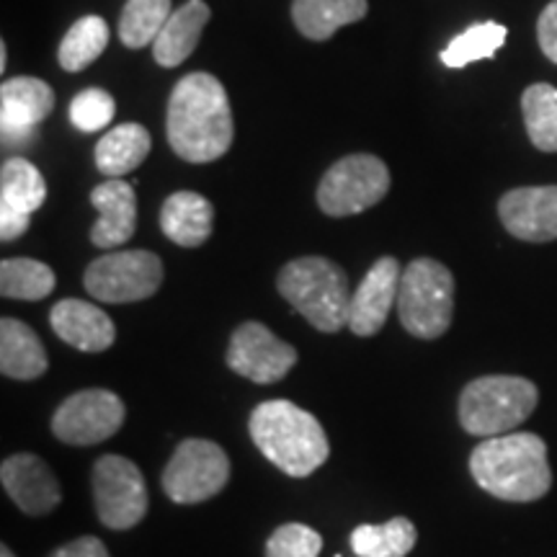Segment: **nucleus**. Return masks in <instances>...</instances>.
Instances as JSON below:
<instances>
[{
	"mask_svg": "<svg viewBox=\"0 0 557 557\" xmlns=\"http://www.w3.org/2000/svg\"><path fill=\"white\" fill-rule=\"evenodd\" d=\"M169 145L186 163H212L233 145L235 127L225 86L209 73L184 75L169 101Z\"/></svg>",
	"mask_w": 557,
	"mask_h": 557,
	"instance_id": "nucleus-1",
	"label": "nucleus"
},
{
	"mask_svg": "<svg viewBox=\"0 0 557 557\" xmlns=\"http://www.w3.org/2000/svg\"><path fill=\"white\" fill-rule=\"evenodd\" d=\"M470 472L487 496L508 504H532L553 487L547 444L529 431L483 438L470 455Z\"/></svg>",
	"mask_w": 557,
	"mask_h": 557,
	"instance_id": "nucleus-2",
	"label": "nucleus"
},
{
	"mask_svg": "<svg viewBox=\"0 0 557 557\" xmlns=\"http://www.w3.org/2000/svg\"><path fill=\"white\" fill-rule=\"evenodd\" d=\"M250 438L289 478H308L329 462L331 444L312 413L289 400H267L250 413Z\"/></svg>",
	"mask_w": 557,
	"mask_h": 557,
	"instance_id": "nucleus-3",
	"label": "nucleus"
},
{
	"mask_svg": "<svg viewBox=\"0 0 557 557\" xmlns=\"http://www.w3.org/2000/svg\"><path fill=\"white\" fill-rule=\"evenodd\" d=\"M278 295L320 333L348 329L351 289L344 269L323 256H302L278 271Z\"/></svg>",
	"mask_w": 557,
	"mask_h": 557,
	"instance_id": "nucleus-4",
	"label": "nucleus"
},
{
	"mask_svg": "<svg viewBox=\"0 0 557 557\" xmlns=\"http://www.w3.org/2000/svg\"><path fill=\"white\" fill-rule=\"evenodd\" d=\"M540 403V389L527 377L487 374L459 395V423L472 436H500L519 429Z\"/></svg>",
	"mask_w": 557,
	"mask_h": 557,
	"instance_id": "nucleus-5",
	"label": "nucleus"
},
{
	"mask_svg": "<svg viewBox=\"0 0 557 557\" xmlns=\"http://www.w3.org/2000/svg\"><path fill=\"white\" fill-rule=\"evenodd\" d=\"M455 315V276L434 259H416L403 269L398 318L410 336L434 341L449 331Z\"/></svg>",
	"mask_w": 557,
	"mask_h": 557,
	"instance_id": "nucleus-6",
	"label": "nucleus"
},
{
	"mask_svg": "<svg viewBox=\"0 0 557 557\" xmlns=\"http://www.w3.org/2000/svg\"><path fill=\"white\" fill-rule=\"evenodd\" d=\"M389 191V171L377 156H346L333 163L318 186V205L329 218H351L380 205Z\"/></svg>",
	"mask_w": 557,
	"mask_h": 557,
	"instance_id": "nucleus-7",
	"label": "nucleus"
},
{
	"mask_svg": "<svg viewBox=\"0 0 557 557\" xmlns=\"http://www.w3.org/2000/svg\"><path fill=\"white\" fill-rule=\"evenodd\" d=\"M83 284L99 302H139L156 295L163 284V261L152 250H114L90 263Z\"/></svg>",
	"mask_w": 557,
	"mask_h": 557,
	"instance_id": "nucleus-8",
	"label": "nucleus"
},
{
	"mask_svg": "<svg viewBox=\"0 0 557 557\" xmlns=\"http://www.w3.org/2000/svg\"><path fill=\"white\" fill-rule=\"evenodd\" d=\"M227 480L230 459L225 449L209 438H186L173 451L160 483L173 504L194 506L218 496Z\"/></svg>",
	"mask_w": 557,
	"mask_h": 557,
	"instance_id": "nucleus-9",
	"label": "nucleus"
},
{
	"mask_svg": "<svg viewBox=\"0 0 557 557\" xmlns=\"http://www.w3.org/2000/svg\"><path fill=\"white\" fill-rule=\"evenodd\" d=\"M94 504L103 527L116 532L137 527L150 506L143 470L127 457H101L94 465Z\"/></svg>",
	"mask_w": 557,
	"mask_h": 557,
	"instance_id": "nucleus-10",
	"label": "nucleus"
},
{
	"mask_svg": "<svg viewBox=\"0 0 557 557\" xmlns=\"http://www.w3.org/2000/svg\"><path fill=\"white\" fill-rule=\"evenodd\" d=\"M124 403L111 389H81L60 403L52 416V434L70 447H94L122 429Z\"/></svg>",
	"mask_w": 557,
	"mask_h": 557,
	"instance_id": "nucleus-11",
	"label": "nucleus"
},
{
	"mask_svg": "<svg viewBox=\"0 0 557 557\" xmlns=\"http://www.w3.org/2000/svg\"><path fill=\"white\" fill-rule=\"evenodd\" d=\"M225 361L233 372L256 385H274L297 364V348L276 338L263 323L248 320L230 336Z\"/></svg>",
	"mask_w": 557,
	"mask_h": 557,
	"instance_id": "nucleus-12",
	"label": "nucleus"
},
{
	"mask_svg": "<svg viewBox=\"0 0 557 557\" xmlns=\"http://www.w3.org/2000/svg\"><path fill=\"white\" fill-rule=\"evenodd\" d=\"M45 199L47 184L37 165L26 158L5 160L0 169V240L21 238Z\"/></svg>",
	"mask_w": 557,
	"mask_h": 557,
	"instance_id": "nucleus-13",
	"label": "nucleus"
},
{
	"mask_svg": "<svg viewBox=\"0 0 557 557\" xmlns=\"http://www.w3.org/2000/svg\"><path fill=\"white\" fill-rule=\"evenodd\" d=\"M403 269L393 256L374 261L361 284L351 292V310H348V329L354 336L369 338L382 331L387 323L389 310L398 308Z\"/></svg>",
	"mask_w": 557,
	"mask_h": 557,
	"instance_id": "nucleus-14",
	"label": "nucleus"
},
{
	"mask_svg": "<svg viewBox=\"0 0 557 557\" xmlns=\"http://www.w3.org/2000/svg\"><path fill=\"white\" fill-rule=\"evenodd\" d=\"M54 109V90L41 78L18 75L3 81L0 86V129L3 139L11 145H24L34 137Z\"/></svg>",
	"mask_w": 557,
	"mask_h": 557,
	"instance_id": "nucleus-15",
	"label": "nucleus"
},
{
	"mask_svg": "<svg viewBox=\"0 0 557 557\" xmlns=\"http://www.w3.org/2000/svg\"><path fill=\"white\" fill-rule=\"evenodd\" d=\"M498 218L519 240H557V186H521L506 191L498 201Z\"/></svg>",
	"mask_w": 557,
	"mask_h": 557,
	"instance_id": "nucleus-16",
	"label": "nucleus"
},
{
	"mask_svg": "<svg viewBox=\"0 0 557 557\" xmlns=\"http://www.w3.org/2000/svg\"><path fill=\"white\" fill-rule=\"evenodd\" d=\"M0 483L9 493L13 504L29 517H45L54 511L62 500L58 478L50 465L37 455H11L0 465Z\"/></svg>",
	"mask_w": 557,
	"mask_h": 557,
	"instance_id": "nucleus-17",
	"label": "nucleus"
},
{
	"mask_svg": "<svg viewBox=\"0 0 557 557\" xmlns=\"http://www.w3.org/2000/svg\"><path fill=\"white\" fill-rule=\"evenodd\" d=\"M50 325L67 346L78 351L101 354L114 346V320L86 299H60L50 310Z\"/></svg>",
	"mask_w": 557,
	"mask_h": 557,
	"instance_id": "nucleus-18",
	"label": "nucleus"
},
{
	"mask_svg": "<svg viewBox=\"0 0 557 557\" xmlns=\"http://www.w3.org/2000/svg\"><path fill=\"white\" fill-rule=\"evenodd\" d=\"M90 205L99 209V222L90 230V243L116 248L132 240L137 230V194L122 178H109L90 191Z\"/></svg>",
	"mask_w": 557,
	"mask_h": 557,
	"instance_id": "nucleus-19",
	"label": "nucleus"
},
{
	"mask_svg": "<svg viewBox=\"0 0 557 557\" xmlns=\"http://www.w3.org/2000/svg\"><path fill=\"white\" fill-rule=\"evenodd\" d=\"M209 18H212V11L205 0H186L181 9L171 13L158 39L152 41V60L160 67H178L181 62L189 60Z\"/></svg>",
	"mask_w": 557,
	"mask_h": 557,
	"instance_id": "nucleus-20",
	"label": "nucleus"
},
{
	"mask_svg": "<svg viewBox=\"0 0 557 557\" xmlns=\"http://www.w3.org/2000/svg\"><path fill=\"white\" fill-rule=\"evenodd\" d=\"M214 227V207L197 191H176L160 209V230L181 248H199Z\"/></svg>",
	"mask_w": 557,
	"mask_h": 557,
	"instance_id": "nucleus-21",
	"label": "nucleus"
},
{
	"mask_svg": "<svg viewBox=\"0 0 557 557\" xmlns=\"http://www.w3.org/2000/svg\"><path fill=\"white\" fill-rule=\"evenodd\" d=\"M47 351L37 333L16 318L0 320V372L11 380H37L47 372Z\"/></svg>",
	"mask_w": 557,
	"mask_h": 557,
	"instance_id": "nucleus-22",
	"label": "nucleus"
},
{
	"mask_svg": "<svg viewBox=\"0 0 557 557\" xmlns=\"http://www.w3.org/2000/svg\"><path fill=\"white\" fill-rule=\"evenodd\" d=\"M152 137L143 124L129 122L109 129L96 145V169L109 178H122L145 163L150 156Z\"/></svg>",
	"mask_w": 557,
	"mask_h": 557,
	"instance_id": "nucleus-23",
	"label": "nucleus"
},
{
	"mask_svg": "<svg viewBox=\"0 0 557 557\" xmlns=\"http://www.w3.org/2000/svg\"><path fill=\"white\" fill-rule=\"evenodd\" d=\"M367 0H295L292 21L297 32L312 41H325L341 26L357 24L367 16Z\"/></svg>",
	"mask_w": 557,
	"mask_h": 557,
	"instance_id": "nucleus-24",
	"label": "nucleus"
},
{
	"mask_svg": "<svg viewBox=\"0 0 557 557\" xmlns=\"http://www.w3.org/2000/svg\"><path fill=\"white\" fill-rule=\"evenodd\" d=\"M351 549L357 557H406L416 547V524L395 517L385 524H361L351 532Z\"/></svg>",
	"mask_w": 557,
	"mask_h": 557,
	"instance_id": "nucleus-25",
	"label": "nucleus"
},
{
	"mask_svg": "<svg viewBox=\"0 0 557 557\" xmlns=\"http://www.w3.org/2000/svg\"><path fill=\"white\" fill-rule=\"evenodd\" d=\"M109 24L101 16H83L70 26L65 39L60 41L58 62L67 73H81L101 58L109 45Z\"/></svg>",
	"mask_w": 557,
	"mask_h": 557,
	"instance_id": "nucleus-26",
	"label": "nucleus"
},
{
	"mask_svg": "<svg viewBox=\"0 0 557 557\" xmlns=\"http://www.w3.org/2000/svg\"><path fill=\"white\" fill-rule=\"evenodd\" d=\"M58 276L47 263L34 259H5L0 263V295L37 302L52 295Z\"/></svg>",
	"mask_w": 557,
	"mask_h": 557,
	"instance_id": "nucleus-27",
	"label": "nucleus"
},
{
	"mask_svg": "<svg viewBox=\"0 0 557 557\" xmlns=\"http://www.w3.org/2000/svg\"><path fill=\"white\" fill-rule=\"evenodd\" d=\"M527 135L542 152H557V88L534 83L521 96Z\"/></svg>",
	"mask_w": 557,
	"mask_h": 557,
	"instance_id": "nucleus-28",
	"label": "nucleus"
},
{
	"mask_svg": "<svg viewBox=\"0 0 557 557\" xmlns=\"http://www.w3.org/2000/svg\"><path fill=\"white\" fill-rule=\"evenodd\" d=\"M171 13V0H127L120 16L122 45L129 50H143L152 45Z\"/></svg>",
	"mask_w": 557,
	"mask_h": 557,
	"instance_id": "nucleus-29",
	"label": "nucleus"
},
{
	"mask_svg": "<svg viewBox=\"0 0 557 557\" xmlns=\"http://www.w3.org/2000/svg\"><path fill=\"white\" fill-rule=\"evenodd\" d=\"M508 37V29L496 21H483V24L470 26L468 32H462L459 37L449 41L447 50L442 52V62L447 67H465L472 65L478 60L493 58Z\"/></svg>",
	"mask_w": 557,
	"mask_h": 557,
	"instance_id": "nucleus-30",
	"label": "nucleus"
},
{
	"mask_svg": "<svg viewBox=\"0 0 557 557\" xmlns=\"http://www.w3.org/2000/svg\"><path fill=\"white\" fill-rule=\"evenodd\" d=\"M70 122L81 132H99L107 129L116 116V101L109 90L86 88L70 101Z\"/></svg>",
	"mask_w": 557,
	"mask_h": 557,
	"instance_id": "nucleus-31",
	"label": "nucleus"
},
{
	"mask_svg": "<svg viewBox=\"0 0 557 557\" xmlns=\"http://www.w3.org/2000/svg\"><path fill=\"white\" fill-rule=\"evenodd\" d=\"M323 540L315 529L299 521L278 527L267 542V557H318Z\"/></svg>",
	"mask_w": 557,
	"mask_h": 557,
	"instance_id": "nucleus-32",
	"label": "nucleus"
},
{
	"mask_svg": "<svg viewBox=\"0 0 557 557\" xmlns=\"http://www.w3.org/2000/svg\"><path fill=\"white\" fill-rule=\"evenodd\" d=\"M537 39L542 54L557 65V0H553V3L540 13Z\"/></svg>",
	"mask_w": 557,
	"mask_h": 557,
	"instance_id": "nucleus-33",
	"label": "nucleus"
},
{
	"mask_svg": "<svg viewBox=\"0 0 557 557\" xmlns=\"http://www.w3.org/2000/svg\"><path fill=\"white\" fill-rule=\"evenodd\" d=\"M50 557H111L99 537H78L54 549Z\"/></svg>",
	"mask_w": 557,
	"mask_h": 557,
	"instance_id": "nucleus-34",
	"label": "nucleus"
},
{
	"mask_svg": "<svg viewBox=\"0 0 557 557\" xmlns=\"http://www.w3.org/2000/svg\"><path fill=\"white\" fill-rule=\"evenodd\" d=\"M5 60H9V52H5V41L0 45V70H5Z\"/></svg>",
	"mask_w": 557,
	"mask_h": 557,
	"instance_id": "nucleus-35",
	"label": "nucleus"
},
{
	"mask_svg": "<svg viewBox=\"0 0 557 557\" xmlns=\"http://www.w3.org/2000/svg\"><path fill=\"white\" fill-rule=\"evenodd\" d=\"M0 557H16V555H13V553H11V549H9V545H3V547H0Z\"/></svg>",
	"mask_w": 557,
	"mask_h": 557,
	"instance_id": "nucleus-36",
	"label": "nucleus"
}]
</instances>
